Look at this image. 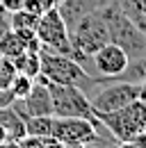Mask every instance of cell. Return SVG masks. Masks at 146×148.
Wrapping results in <instances>:
<instances>
[{"mask_svg": "<svg viewBox=\"0 0 146 148\" xmlns=\"http://www.w3.org/2000/svg\"><path fill=\"white\" fill-rule=\"evenodd\" d=\"M39 50H41V48H39ZM39 50H25V53H21V55L12 57V62H14L18 73H25V75H30V77H36V75H39V71H41Z\"/></svg>", "mask_w": 146, "mask_h": 148, "instance_id": "12", "label": "cell"}, {"mask_svg": "<svg viewBox=\"0 0 146 148\" xmlns=\"http://www.w3.org/2000/svg\"><path fill=\"white\" fill-rule=\"evenodd\" d=\"M32 87H34V77H30V75H25V73H16V77L12 80L9 91L14 93L16 100H21V98H25V96L30 93Z\"/></svg>", "mask_w": 146, "mask_h": 148, "instance_id": "15", "label": "cell"}, {"mask_svg": "<svg viewBox=\"0 0 146 148\" xmlns=\"http://www.w3.org/2000/svg\"><path fill=\"white\" fill-rule=\"evenodd\" d=\"M123 14L146 34V0H119Z\"/></svg>", "mask_w": 146, "mask_h": 148, "instance_id": "13", "label": "cell"}, {"mask_svg": "<svg viewBox=\"0 0 146 148\" xmlns=\"http://www.w3.org/2000/svg\"><path fill=\"white\" fill-rule=\"evenodd\" d=\"M7 30H12V25L5 21V7L0 5V39L5 37V32H7Z\"/></svg>", "mask_w": 146, "mask_h": 148, "instance_id": "17", "label": "cell"}, {"mask_svg": "<svg viewBox=\"0 0 146 148\" xmlns=\"http://www.w3.org/2000/svg\"><path fill=\"white\" fill-rule=\"evenodd\" d=\"M96 121L107 130V134L116 141H135L137 134H142L146 130V105L137 98L132 103H128L126 107L114 112H94Z\"/></svg>", "mask_w": 146, "mask_h": 148, "instance_id": "2", "label": "cell"}, {"mask_svg": "<svg viewBox=\"0 0 146 148\" xmlns=\"http://www.w3.org/2000/svg\"><path fill=\"white\" fill-rule=\"evenodd\" d=\"M36 39L41 43V48L50 50V53H59V55H71L73 57V48H71V34L64 18L59 16L57 7L43 12L39 16L36 23Z\"/></svg>", "mask_w": 146, "mask_h": 148, "instance_id": "5", "label": "cell"}, {"mask_svg": "<svg viewBox=\"0 0 146 148\" xmlns=\"http://www.w3.org/2000/svg\"><path fill=\"white\" fill-rule=\"evenodd\" d=\"M101 16L107 25L110 41L121 46L130 59H146V34L128 18L119 5V0H110L98 7Z\"/></svg>", "mask_w": 146, "mask_h": 148, "instance_id": "1", "label": "cell"}, {"mask_svg": "<svg viewBox=\"0 0 146 148\" xmlns=\"http://www.w3.org/2000/svg\"><path fill=\"white\" fill-rule=\"evenodd\" d=\"M137 98H139V82L121 80V82L107 84L105 89L96 91L89 98V103H91V112H114L126 107L128 103H132Z\"/></svg>", "mask_w": 146, "mask_h": 148, "instance_id": "8", "label": "cell"}, {"mask_svg": "<svg viewBox=\"0 0 146 148\" xmlns=\"http://www.w3.org/2000/svg\"><path fill=\"white\" fill-rule=\"evenodd\" d=\"M105 2H110V0H62V2L57 5V12H59V16L64 18L66 27L71 30L80 18H85L87 14L96 12V9L103 7Z\"/></svg>", "mask_w": 146, "mask_h": 148, "instance_id": "10", "label": "cell"}, {"mask_svg": "<svg viewBox=\"0 0 146 148\" xmlns=\"http://www.w3.org/2000/svg\"><path fill=\"white\" fill-rule=\"evenodd\" d=\"M119 148H139L135 141H123V144H119Z\"/></svg>", "mask_w": 146, "mask_h": 148, "instance_id": "18", "label": "cell"}, {"mask_svg": "<svg viewBox=\"0 0 146 148\" xmlns=\"http://www.w3.org/2000/svg\"><path fill=\"white\" fill-rule=\"evenodd\" d=\"M50 137L62 144H94L98 141V121L85 116H53Z\"/></svg>", "mask_w": 146, "mask_h": 148, "instance_id": "7", "label": "cell"}, {"mask_svg": "<svg viewBox=\"0 0 146 148\" xmlns=\"http://www.w3.org/2000/svg\"><path fill=\"white\" fill-rule=\"evenodd\" d=\"M64 148H87L85 144H64Z\"/></svg>", "mask_w": 146, "mask_h": 148, "instance_id": "19", "label": "cell"}, {"mask_svg": "<svg viewBox=\"0 0 146 148\" xmlns=\"http://www.w3.org/2000/svg\"><path fill=\"white\" fill-rule=\"evenodd\" d=\"M89 62L94 64L96 73L101 75V77L116 80V77H121V73L128 69V64H130V57L126 55V50H123L121 46H116V43L107 41L103 48H98V50L91 55Z\"/></svg>", "mask_w": 146, "mask_h": 148, "instance_id": "9", "label": "cell"}, {"mask_svg": "<svg viewBox=\"0 0 146 148\" xmlns=\"http://www.w3.org/2000/svg\"><path fill=\"white\" fill-rule=\"evenodd\" d=\"M16 66L9 57H0V89H9L12 80L16 77Z\"/></svg>", "mask_w": 146, "mask_h": 148, "instance_id": "16", "label": "cell"}, {"mask_svg": "<svg viewBox=\"0 0 146 148\" xmlns=\"http://www.w3.org/2000/svg\"><path fill=\"white\" fill-rule=\"evenodd\" d=\"M39 57H41V71H39V75L46 82L73 84V87H80V89H85L87 84H94V80L85 71V66L78 59H73L71 55H59V53H50V50L41 48Z\"/></svg>", "mask_w": 146, "mask_h": 148, "instance_id": "3", "label": "cell"}, {"mask_svg": "<svg viewBox=\"0 0 146 148\" xmlns=\"http://www.w3.org/2000/svg\"><path fill=\"white\" fill-rule=\"evenodd\" d=\"M25 132H28V137L48 139L53 132V116H28L25 119Z\"/></svg>", "mask_w": 146, "mask_h": 148, "instance_id": "14", "label": "cell"}, {"mask_svg": "<svg viewBox=\"0 0 146 148\" xmlns=\"http://www.w3.org/2000/svg\"><path fill=\"white\" fill-rule=\"evenodd\" d=\"M36 23H39V14L25 9V7L12 12V18H9L12 30H16V32H28V34H36Z\"/></svg>", "mask_w": 146, "mask_h": 148, "instance_id": "11", "label": "cell"}, {"mask_svg": "<svg viewBox=\"0 0 146 148\" xmlns=\"http://www.w3.org/2000/svg\"><path fill=\"white\" fill-rule=\"evenodd\" d=\"M46 84H48L50 100H53V116H85V119H94L89 96L85 93V89L73 87V84H53V82H46Z\"/></svg>", "mask_w": 146, "mask_h": 148, "instance_id": "6", "label": "cell"}, {"mask_svg": "<svg viewBox=\"0 0 146 148\" xmlns=\"http://www.w3.org/2000/svg\"><path fill=\"white\" fill-rule=\"evenodd\" d=\"M71 48H73V59L78 62H85V59H91V55L103 48L110 41L107 34V25L101 16V12H91L85 18H80L71 30Z\"/></svg>", "mask_w": 146, "mask_h": 148, "instance_id": "4", "label": "cell"}]
</instances>
